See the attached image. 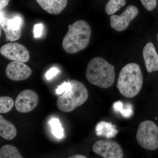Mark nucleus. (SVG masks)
I'll return each mask as SVG.
<instances>
[{
  "mask_svg": "<svg viewBox=\"0 0 158 158\" xmlns=\"http://www.w3.org/2000/svg\"><path fill=\"white\" fill-rule=\"evenodd\" d=\"M93 151L103 158H123V152L120 144L110 139L99 140L93 146Z\"/></svg>",
  "mask_w": 158,
  "mask_h": 158,
  "instance_id": "423d86ee",
  "label": "nucleus"
},
{
  "mask_svg": "<svg viewBox=\"0 0 158 158\" xmlns=\"http://www.w3.org/2000/svg\"><path fill=\"white\" fill-rule=\"evenodd\" d=\"M141 3L148 11H152L156 6V0H141Z\"/></svg>",
  "mask_w": 158,
  "mask_h": 158,
  "instance_id": "412c9836",
  "label": "nucleus"
},
{
  "mask_svg": "<svg viewBox=\"0 0 158 158\" xmlns=\"http://www.w3.org/2000/svg\"><path fill=\"white\" fill-rule=\"evenodd\" d=\"M14 106V102L9 97H0V113H6L10 112Z\"/></svg>",
  "mask_w": 158,
  "mask_h": 158,
  "instance_id": "6ab92c4d",
  "label": "nucleus"
},
{
  "mask_svg": "<svg viewBox=\"0 0 158 158\" xmlns=\"http://www.w3.org/2000/svg\"><path fill=\"white\" fill-rule=\"evenodd\" d=\"M143 56L148 72L158 71V55L152 43H148L144 46Z\"/></svg>",
  "mask_w": 158,
  "mask_h": 158,
  "instance_id": "f8f14e48",
  "label": "nucleus"
},
{
  "mask_svg": "<svg viewBox=\"0 0 158 158\" xmlns=\"http://www.w3.org/2000/svg\"><path fill=\"white\" fill-rule=\"evenodd\" d=\"M37 2L48 13L57 15L62 12L67 5L66 0H37Z\"/></svg>",
  "mask_w": 158,
  "mask_h": 158,
  "instance_id": "ddd939ff",
  "label": "nucleus"
},
{
  "mask_svg": "<svg viewBox=\"0 0 158 158\" xmlns=\"http://www.w3.org/2000/svg\"><path fill=\"white\" fill-rule=\"evenodd\" d=\"M0 53L7 59L23 63L28 61L30 58L29 51L25 47L16 42L4 44L0 48Z\"/></svg>",
  "mask_w": 158,
  "mask_h": 158,
  "instance_id": "0eeeda50",
  "label": "nucleus"
},
{
  "mask_svg": "<svg viewBox=\"0 0 158 158\" xmlns=\"http://www.w3.org/2000/svg\"><path fill=\"white\" fill-rule=\"evenodd\" d=\"M139 10L136 6L130 5L120 15H111L110 17L111 27L117 31L125 30L130 23L138 15Z\"/></svg>",
  "mask_w": 158,
  "mask_h": 158,
  "instance_id": "6e6552de",
  "label": "nucleus"
},
{
  "mask_svg": "<svg viewBox=\"0 0 158 158\" xmlns=\"http://www.w3.org/2000/svg\"><path fill=\"white\" fill-rule=\"evenodd\" d=\"M72 87L57 99V107L61 111L68 113L81 106L88 99V90L85 85L77 80L70 81Z\"/></svg>",
  "mask_w": 158,
  "mask_h": 158,
  "instance_id": "20e7f679",
  "label": "nucleus"
},
{
  "mask_svg": "<svg viewBox=\"0 0 158 158\" xmlns=\"http://www.w3.org/2000/svg\"><path fill=\"white\" fill-rule=\"evenodd\" d=\"M95 131L98 136L105 137L109 139L115 137L118 133L116 126L111 123L105 121H101L97 123Z\"/></svg>",
  "mask_w": 158,
  "mask_h": 158,
  "instance_id": "4468645a",
  "label": "nucleus"
},
{
  "mask_svg": "<svg viewBox=\"0 0 158 158\" xmlns=\"http://www.w3.org/2000/svg\"><path fill=\"white\" fill-rule=\"evenodd\" d=\"M59 70L58 69L55 68V67L51 68L46 74V77L47 80H50L52 78L54 77H55V76L57 74L59 73Z\"/></svg>",
  "mask_w": 158,
  "mask_h": 158,
  "instance_id": "b1692460",
  "label": "nucleus"
},
{
  "mask_svg": "<svg viewBox=\"0 0 158 158\" xmlns=\"http://www.w3.org/2000/svg\"><path fill=\"white\" fill-rule=\"evenodd\" d=\"M39 102V97L36 92L27 89L20 92L15 102V107L18 112L27 113L35 109Z\"/></svg>",
  "mask_w": 158,
  "mask_h": 158,
  "instance_id": "1a4fd4ad",
  "label": "nucleus"
},
{
  "mask_svg": "<svg viewBox=\"0 0 158 158\" xmlns=\"http://www.w3.org/2000/svg\"><path fill=\"white\" fill-rule=\"evenodd\" d=\"M124 0H110L106 4L105 10L108 15H112L126 5Z\"/></svg>",
  "mask_w": 158,
  "mask_h": 158,
  "instance_id": "a211bd4d",
  "label": "nucleus"
},
{
  "mask_svg": "<svg viewBox=\"0 0 158 158\" xmlns=\"http://www.w3.org/2000/svg\"><path fill=\"white\" fill-rule=\"evenodd\" d=\"M2 12L1 11L0 24L5 32L7 39L11 41L19 39L22 35L20 18L19 17H15L10 19L4 17Z\"/></svg>",
  "mask_w": 158,
  "mask_h": 158,
  "instance_id": "9d476101",
  "label": "nucleus"
},
{
  "mask_svg": "<svg viewBox=\"0 0 158 158\" xmlns=\"http://www.w3.org/2000/svg\"><path fill=\"white\" fill-rule=\"evenodd\" d=\"M17 134L14 125L7 121L2 115L0 116V136L7 140H11Z\"/></svg>",
  "mask_w": 158,
  "mask_h": 158,
  "instance_id": "2eb2a0df",
  "label": "nucleus"
},
{
  "mask_svg": "<svg viewBox=\"0 0 158 158\" xmlns=\"http://www.w3.org/2000/svg\"><path fill=\"white\" fill-rule=\"evenodd\" d=\"M72 85L70 81L65 82L60 86H58L56 89V92L57 94H63L71 88Z\"/></svg>",
  "mask_w": 158,
  "mask_h": 158,
  "instance_id": "4be33fe9",
  "label": "nucleus"
},
{
  "mask_svg": "<svg viewBox=\"0 0 158 158\" xmlns=\"http://www.w3.org/2000/svg\"><path fill=\"white\" fill-rule=\"evenodd\" d=\"M157 38L158 42V34H157Z\"/></svg>",
  "mask_w": 158,
  "mask_h": 158,
  "instance_id": "bb28decb",
  "label": "nucleus"
},
{
  "mask_svg": "<svg viewBox=\"0 0 158 158\" xmlns=\"http://www.w3.org/2000/svg\"><path fill=\"white\" fill-rule=\"evenodd\" d=\"M43 26L41 23L37 24L34 26V37L35 38L39 37L42 35Z\"/></svg>",
  "mask_w": 158,
  "mask_h": 158,
  "instance_id": "5701e85b",
  "label": "nucleus"
},
{
  "mask_svg": "<svg viewBox=\"0 0 158 158\" xmlns=\"http://www.w3.org/2000/svg\"><path fill=\"white\" fill-rule=\"evenodd\" d=\"M6 73L12 81H21L31 76L32 70L28 65L23 62L13 61L6 66Z\"/></svg>",
  "mask_w": 158,
  "mask_h": 158,
  "instance_id": "9b49d317",
  "label": "nucleus"
},
{
  "mask_svg": "<svg viewBox=\"0 0 158 158\" xmlns=\"http://www.w3.org/2000/svg\"><path fill=\"white\" fill-rule=\"evenodd\" d=\"M113 108L115 111L119 112L125 118H129L132 115L133 111L132 106H130L127 109H124L122 102L119 101L116 102L113 104Z\"/></svg>",
  "mask_w": 158,
  "mask_h": 158,
  "instance_id": "aec40b11",
  "label": "nucleus"
},
{
  "mask_svg": "<svg viewBox=\"0 0 158 158\" xmlns=\"http://www.w3.org/2000/svg\"><path fill=\"white\" fill-rule=\"evenodd\" d=\"M86 77L92 85L103 88H110L115 81L114 66L103 58L95 57L88 63Z\"/></svg>",
  "mask_w": 158,
  "mask_h": 158,
  "instance_id": "f03ea898",
  "label": "nucleus"
},
{
  "mask_svg": "<svg viewBox=\"0 0 158 158\" xmlns=\"http://www.w3.org/2000/svg\"><path fill=\"white\" fill-rule=\"evenodd\" d=\"M143 83V75L140 66L136 63H131L120 71L116 87L123 96L131 98L139 93Z\"/></svg>",
  "mask_w": 158,
  "mask_h": 158,
  "instance_id": "7ed1b4c3",
  "label": "nucleus"
},
{
  "mask_svg": "<svg viewBox=\"0 0 158 158\" xmlns=\"http://www.w3.org/2000/svg\"><path fill=\"white\" fill-rule=\"evenodd\" d=\"M69 30L62 40V48L69 54H75L86 48L90 42L91 28L85 21L79 20L68 26Z\"/></svg>",
  "mask_w": 158,
  "mask_h": 158,
  "instance_id": "f257e3e1",
  "label": "nucleus"
},
{
  "mask_svg": "<svg viewBox=\"0 0 158 158\" xmlns=\"http://www.w3.org/2000/svg\"><path fill=\"white\" fill-rule=\"evenodd\" d=\"M9 1L8 0H1L0 1V9L1 11L4 9L9 4Z\"/></svg>",
  "mask_w": 158,
  "mask_h": 158,
  "instance_id": "393cba45",
  "label": "nucleus"
},
{
  "mask_svg": "<svg viewBox=\"0 0 158 158\" xmlns=\"http://www.w3.org/2000/svg\"><path fill=\"white\" fill-rule=\"evenodd\" d=\"M69 158H87L85 156L82 155L77 154L75 155L71 156L69 157Z\"/></svg>",
  "mask_w": 158,
  "mask_h": 158,
  "instance_id": "a878e982",
  "label": "nucleus"
},
{
  "mask_svg": "<svg viewBox=\"0 0 158 158\" xmlns=\"http://www.w3.org/2000/svg\"><path fill=\"white\" fill-rule=\"evenodd\" d=\"M0 158H23L15 146L6 144L0 149Z\"/></svg>",
  "mask_w": 158,
  "mask_h": 158,
  "instance_id": "dca6fc26",
  "label": "nucleus"
},
{
  "mask_svg": "<svg viewBox=\"0 0 158 158\" xmlns=\"http://www.w3.org/2000/svg\"><path fill=\"white\" fill-rule=\"evenodd\" d=\"M138 144L148 150L158 148V127L150 120L142 122L138 127L136 135Z\"/></svg>",
  "mask_w": 158,
  "mask_h": 158,
  "instance_id": "39448f33",
  "label": "nucleus"
},
{
  "mask_svg": "<svg viewBox=\"0 0 158 158\" xmlns=\"http://www.w3.org/2000/svg\"><path fill=\"white\" fill-rule=\"evenodd\" d=\"M52 129V133L56 138L61 139L64 136V130L62 127L59 118H53L48 121Z\"/></svg>",
  "mask_w": 158,
  "mask_h": 158,
  "instance_id": "f3484780",
  "label": "nucleus"
}]
</instances>
